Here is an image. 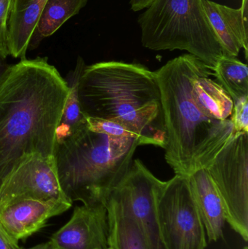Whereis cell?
<instances>
[{"instance_id": "6da1fadb", "label": "cell", "mask_w": 248, "mask_h": 249, "mask_svg": "<svg viewBox=\"0 0 248 249\" xmlns=\"http://www.w3.org/2000/svg\"><path fill=\"white\" fill-rule=\"evenodd\" d=\"M68 88L47 58L11 65L0 86V183L28 155L53 158Z\"/></svg>"}, {"instance_id": "7a4b0ae2", "label": "cell", "mask_w": 248, "mask_h": 249, "mask_svg": "<svg viewBox=\"0 0 248 249\" xmlns=\"http://www.w3.org/2000/svg\"><path fill=\"white\" fill-rule=\"evenodd\" d=\"M85 118L123 125L141 145L164 149L165 128L155 71L137 63L109 61L85 66L78 87Z\"/></svg>"}, {"instance_id": "3957f363", "label": "cell", "mask_w": 248, "mask_h": 249, "mask_svg": "<svg viewBox=\"0 0 248 249\" xmlns=\"http://www.w3.org/2000/svg\"><path fill=\"white\" fill-rule=\"evenodd\" d=\"M200 62L184 54L155 71L164 114L165 158L176 175L206 169L234 134L231 120L208 116L194 99L192 80Z\"/></svg>"}, {"instance_id": "277c9868", "label": "cell", "mask_w": 248, "mask_h": 249, "mask_svg": "<svg viewBox=\"0 0 248 249\" xmlns=\"http://www.w3.org/2000/svg\"><path fill=\"white\" fill-rule=\"evenodd\" d=\"M139 139L93 131L87 124L55 142L54 159L58 181L73 203L106 204L112 190L132 164Z\"/></svg>"}, {"instance_id": "5b68a950", "label": "cell", "mask_w": 248, "mask_h": 249, "mask_svg": "<svg viewBox=\"0 0 248 249\" xmlns=\"http://www.w3.org/2000/svg\"><path fill=\"white\" fill-rule=\"evenodd\" d=\"M204 1L155 0L138 19L143 46L187 51L213 71L224 53Z\"/></svg>"}, {"instance_id": "8992f818", "label": "cell", "mask_w": 248, "mask_h": 249, "mask_svg": "<svg viewBox=\"0 0 248 249\" xmlns=\"http://www.w3.org/2000/svg\"><path fill=\"white\" fill-rule=\"evenodd\" d=\"M157 219L165 249H205V227L186 176L164 181L157 196Z\"/></svg>"}, {"instance_id": "52a82bcc", "label": "cell", "mask_w": 248, "mask_h": 249, "mask_svg": "<svg viewBox=\"0 0 248 249\" xmlns=\"http://www.w3.org/2000/svg\"><path fill=\"white\" fill-rule=\"evenodd\" d=\"M224 206L226 222L248 241V133H234L206 168Z\"/></svg>"}, {"instance_id": "ba28073f", "label": "cell", "mask_w": 248, "mask_h": 249, "mask_svg": "<svg viewBox=\"0 0 248 249\" xmlns=\"http://www.w3.org/2000/svg\"><path fill=\"white\" fill-rule=\"evenodd\" d=\"M164 181L155 177L140 159L132 164L112 190L135 218L145 249H165L157 219V200Z\"/></svg>"}, {"instance_id": "9c48e42d", "label": "cell", "mask_w": 248, "mask_h": 249, "mask_svg": "<svg viewBox=\"0 0 248 249\" xmlns=\"http://www.w3.org/2000/svg\"><path fill=\"white\" fill-rule=\"evenodd\" d=\"M30 199H67L60 186L54 157L28 155L0 183V207Z\"/></svg>"}, {"instance_id": "30bf717a", "label": "cell", "mask_w": 248, "mask_h": 249, "mask_svg": "<svg viewBox=\"0 0 248 249\" xmlns=\"http://www.w3.org/2000/svg\"><path fill=\"white\" fill-rule=\"evenodd\" d=\"M109 238L104 204L74 208L68 222L51 236L52 249H106Z\"/></svg>"}, {"instance_id": "8fae6325", "label": "cell", "mask_w": 248, "mask_h": 249, "mask_svg": "<svg viewBox=\"0 0 248 249\" xmlns=\"http://www.w3.org/2000/svg\"><path fill=\"white\" fill-rule=\"evenodd\" d=\"M72 206L67 199L23 200L0 207V225L19 242L40 231L48 221Z\"/></svg>"}, {"instance_id": "7c38bea8", "label": "cell", "mask_w": 248, "mask_h": 249, "mask_svg": "<svg viewBox=\"0 0 248 249\" xmlns=\"http://www.w3.org/2000/svg\"><path fill=\"white\" fill-rule=\"evenodd\" d=\"M204 4L224 55L237 57L243 48L247 59L248 0H243L238 9L231 8L211 0H205Z\"/></svg>"}, {"instance_id": "4fadbf2b", "label": "cell", "mask_w": 248, "mask_h": 249, "mask_svg": "<svg viewBox=\"0 0 248 249\" xmlns=\"http://www.w3.org/2000/svg\"><path fill=\"white\" fill-rule=\"evenodd\" d=\"M188 177L208 241L223 239L226 223L224 206L208 171L200 169Z\"/></svg>"}, {"instance_id": "5bb4252c", "label": "cell", "mask_w": 248, "mask_h": 249, "mask_svg": "<svg viewBox=\"0 0 248 249\" xmlns=\"http://www.w3.org/2000/svg\"><path fill=\"white\" fill-rule=\"evenodd\" d=\"M48 0H12L8 20V49L14 58H25Z\"/></svg>"}, {"instance_id": "9a60e30c", "label": "cell", "mask_w": 248, "mask_h": 249, "mask_svg": "<svg viewBox=\"0 0 248 249\" xmlns=\"http://www.w3.org/2000/svg\"><path fill=\"white\" fill-rule=\"evenodd\" d=\"M203 62H200L192 80V94L201 109L208 116L218 120H230L234 102L221 84L211 78L214 75Z\"/></svg>"}, {"instance_id": "2e32d148", "label": "cell", "mask_w": 248, "mask_h": 249, "mask_svg": "<svg viewBox=\"0 0 248 249\" xmlns=\"http://www.w3.org/2000/svg\"><path fill=\"white\" fill-rule=\"evenodd\" d=\"M108 245L116 249H145L135 218L126 206L111 193L106 200Z\"/></svg>"}, {"instance_id": "e0dca14e", "label": "cell", "mask_w": 248, "mask_h": 249, "mask_svg": "<svg viewBox=\"0 0 248 249\" xmlns=\"http://www.w3.org/2000/svg\"><path fill=\"white\" fill-rule=\"evenodd\" d=\"M213 71L233 102L248 96V66L237 57L223 55Z\"/></svg>"}, {"instance_id": "ac0fdd59", "label": "cell", "mask_w": 248, "mask_h": 249, "mask_svg": "<svg viewBox=\"0 0 248 249\" xmlns=\"http://www.w3.org/2000/svg\"><path fill=\"white\" fill-rule=\"evenodd\" d=\"M87 1L48 0L35 30L37 36L42 39L55 34L68 19L78 14Z\"/></svg>"}, {"instance_id": "d6986e66", "label": "cell", "mask_w": 248, "mask_h": 249, "mask_svg": "<svg viewBox=\"0 0 248 249\" xmlns=\"http://www.w3.org/2000/svg\"><path fill=\"white\" fill-rule=\"evenodd\" d=\"M84 67V61L79 57L75 69L70 71L65 79L68 85V94L58 128L66 132L69 136L87 124L86 118L80 109L78 96L79 82Z\"/></svg>"}, {"instance_id": "ffe728a7", "label": "cell", "mask_w": 248, "mask_h": 249, "mask_svg": "<svg viewBox=\"0 0 248 249\" xmlns=\"http://www.w3.org/2000/svg\"><path fill=\"white\" fill-rule=\"evenodd\" d=\"M86 121H87L88 128L93 131L99 132V133H103L110 136H116V137H130V136L137 137L135 135L129 131L126 127L113 121L90 118H86Z\"/></svg>"}, {"instance_id": "44dd1931", "label": "cell", "mask_w": 248, "mask_h": 249, "mask_svg": "<svg viewBox=\"0 0 248 249\" xmlns=\"http://www.w3.org/2000/svg\"><path fill=\"white\" fill-rule=\"evenodd\" d=\"M12 0H0V55L4 58L10 55L8 49V20Z\"/></svg>"}, {"instance_id": "7402d4cb", "label": "cell", "mask_w": 248, "mask_h": 249, "mask_svg": "<svg viewBox=\"0 0 248 249\" xmlns=\"http://www.w3.org/2000/svg\"><path fill=\"white\" fill-rule=\"evenodd\" d=\"M230 120L234 125V133H248V96L234 102L232 115Z\"/></svg>"}, {"instance_id": "603a6c76", "label": "cell", "mask_w": 248, "mask_h": 249, "mask_svg": "<svg viewBox=\"0 0 248 249\" xmlns=\"http://www.w3.org/2000/svg\"><path fill=\"white\" fill-rule=\"evenodd\" d=\"M18 242L10 236L0 225V249H21Z\"/></svg>"}, {"instance_id": "cb8c5ba5", "label": "cell", "mask_w": 248, "mask_h": 249, "mask_svg": "<svg viewBox=\"0 0 248 249\" xmlns=\"http://www.w3.org/2000/svg\"><path fill=\"white\" fill-rule=\"evenodd\" d=\"M155 0H131L130 4L131 10L134 12L141 11L144 9L148 8Z\"/></svg>"}, {"instance_id": "d4e9b609", "label": "cell", "mask_w": 248, "mask_h": 249, "mask_svg": "<svg viewBox=\"0 0 248 249\" xmlns=\"http://www.w3.org/2000/svg\"><path fill=\"white\" fill-rule=\"evenodd\" d=\"M6 58H3L0 55V86L5 79L6 76L8 74L11 65L7 64L5 61Z\"/></svg>"}, {"instance_id": "484cf974", "label": "cell", "mask_w": 248, "mask_h": 249, "mask_svg": "<svg viewBox=\"0 0 248 249\" xmlns=\"http://www.w3.org/2000/svg\"><path fill=\"white\" fill-rule=\"evenodd\" d=\"M21 249H52V248H51L50 244L49 241H48V242L44 243V244H38V245L31 247V248H22Z\"/></svg>"}, {"instance_id": "4316f807", "label": "cell", "mask_w": 248, "mask_h": 249, "mask_svg": "<svg viewBox=\"0 0 248 249\" xmlns=\"http://www.w3.org/2000/svg\"><path fill=\"white\" fill-rule=\"evenodd\" d=\"M116 249L115 248V247H111V246H109V247H107V249Z\"/></svg>"}]
</instances>
